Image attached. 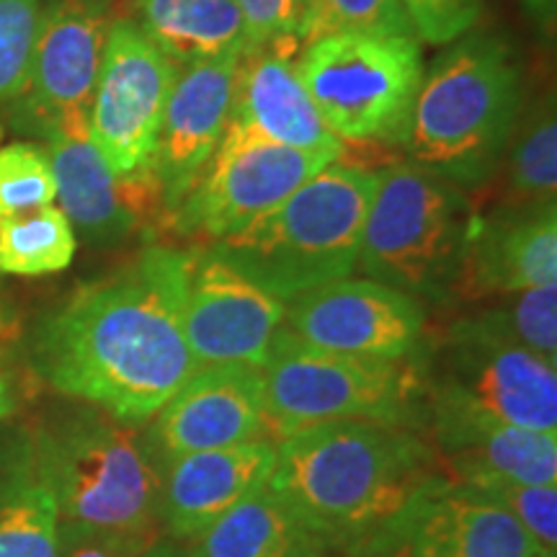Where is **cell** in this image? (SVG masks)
<instances>
[{
  "instance_id": "obj_3",
  "label": "cell",
  "mask_w": 557,
  "mask_h": 557,
  "mask_svg": "<svg viewBox=\"0 0 557 557\" xmlns=\"http://www.w3.org/2000/svg\"><path fill=\"white\" fill-rule=\"evenodd\" d=\"M521 107L513 47L498 34L468 32L423 73L400 145L408 163L478 191L500 171Z\"/></svg>"
},
{
  "instance_id": "obj_12",
  "label": "cell",
  "mask_w": 557,
  "mask_h": 557,
  "mask_svg": "<svg viewBox=\"0 0 557 557\" xmlns=\"http://www.w3.org/2000/svg\"><path fill=\"white\" fill-rule=\"evenodd\" d=\"M181 70L129 21L109 26L88 114V137L114 173L148 169Z\"/></svg>"
},
{
  "instance_id": "obj_1",
  "label": "cell",
  "mask_w": 557,
  "mask_h": 557,
  "mask_svg": "<svg viewBox=\"0 0 557 557\" xmlns=\"http://www.w3.org/2000/svg\"><path fill=\"white\" fill-rule=\"evenodd\" d=\"M189 248L148 243L127 267L83 284L32 333L34 374L67 400L143 429L199 369L184 336Z\"/></svg>"
},
{
  "instance_id": "obj_9",
  "label": "cell",
  "mask_w": 557,
  "mask_h": 557,
  "mask_svg": "<svg viewBox=\"0 0 557 557\" xmlns=\"http://www.w3.org/2000/svg\"><path fill=\"white\" fill-rule=\"evenodd\" d=\"M333 160L341 158L225 129L214 158L169 214L165 227L181 238L197 240V246H212L287 201Z\"/></svg>"
},
{
  "instance_id": "obj_18",
  "label": "cell",
  "mask_w": 557,
  "mask_h": 557,
  "mask_svg": "<svg viewBox=\"0 0 557 557\" xmlns=\"http://www.w3.org/2000/svg\"><path fill=\"white\" fill-rule=\"evenodd\" d=\"M299 37H278L240 50L225 129L246 132L287 148L344 158L346 145L323 122L299 78Z\"/></svg>"
},
{
  "instance_id": "obj_35",
  "label": "cell",
  "mask_w": 557,
  "mask_h": 557,
  "mask_svg": "<svg viewBox=\"0 0 557 557\" xmlns=\"http://www.w3.org/2000/svg\"><path fill=\"white\" fill-rule=\"evenodd\" d=\"M150 545L156 542L58 521V557H139Z\"/></svg>"
},
{
  "instance_id": "obj_16",
  "label": "cell",
  "mask_w": 557,
  "mask_h": 557,
  "mask_svg": "<svg viewBox=\"0 0 557 557\" xmlns=\"http://www.w3.org/2000/svg\"><path fill=\"white\" fill-rule=\"evenodd\" d=\"M50 163L60 209L73 230L96 248H111L165 225L163 197L150 165L114 173L90 139H52Z\"/></svg>"
},
{
  "instance_id": "obj_22",
  "label": "cell",
  "mask_w": 557,
  "mask_h": 557,
  "mask_svg": "<svg viewBox=\"0 0 557 557\" xmlns=\"http://www.w3.org/2000/svg\"><path fill=\"white\" fill-rule=\"evenodd\" d=\"M395 557H555L504 508L444 480L410 513Z\"/></svg>"
},
{
  "instance_id": "obj_33",
  "label": "cell",
  "mask_w": 557,
  "mask_h": 557,
  "mask_svg": "<svg viewBox=\"0 0 557 557\" xmlns=\"http://www.w3.org/2000/svg\"><path fill=\"white\" fill-rule=\"evenodd\" d=\"M413 26L416 39L451 45L478 24L483 0H398Z\"/></svg>"
},
{
  "instance_id": "obj_21",
  "label": "cell",
  "mask_w": 557,
  "mask_h": 557,
  "mask_svg": "<svg viewBox=\"0 0 557 557\" xmlns=\"http://www.w3.org/2000/svg\"><path fill=\"white\" fill-rule=\"evenodd\" d=\"M276 442L250 438L233 447L194 451L160 470L158 521L165 540L189 542L227 508L269 485Z\"/></svg>"
},
{
  "instance_id": "obj_4",
  "label": "cell",
  "mask_w": 557,
  "mask_h": 557,
  "mask_svg": "<svg viewBox=\"0 0 557 557\" xmlns=\"http://www.w3.org/2000/svg\"><path fill=\"white\" fill-rule=\"evenodd\" d=\"M34 475L60 524L158 542L160 468L143 429L73 400L32 431Z\"/></svg>"
},
{
  "instance_id": "obj_11",
  "label": "cell",
  "mask_w": 557,
  "mask_h": 557,
  "mask_svg": "<svg viewBox=\"0 0 557 557\" xmlns=\"http://www.w3.org/2000/svg\"><path fill=\"white\" fill-rule=\"evenodd\" d=\"M426 385L513 426L557 434V364L455 318L423 351Z\"/></svg>"
},
{
  "instance_id": "obj_10",
  "label": "cell",
  "mask_w": 557,
  "mask_h": 557,
  "mask_svg": "<svg viewBox=\"0 0 557 557\" xmlns=\"http://www.w3.org/2000/svg\"><path fill=\"white\" fill-rule=\"evenodd\" d=\"M109 26L99 0H50L41 5L26 81L9 103L11 129L45 143L90 139V99Z\"/></svg>"
},
{
  "instance_id": "obj_6",
  "label": "cell",
  "mask_w": 557,
  "mask_h": 557,
  "mask_svg": "<svg viewBox=\"0 0 557 557\" xmlns=\"http://www.w3.org/2000/svg\"><path fill=\"white\" fill-rule=\"evenodd\" d=\"M475 207L470 194L413 163L377 171L357 267L429 308L457 305Z\"/></svg>"
},
{
  "instance_id": "obj_19",
  "label": "cell",
  "mask_w": 557,
  "mask_h": 557,
  "mask_svg": "<svg viewBox=\"0 0 557 557\" xmlns=\"http://www.w3.org/2000/svg\"><path fill=\"white\" fill-rule=\"evenodd\" d=\"M238 54L199 62L178 73L160 122L150 171L160 186L165 220L214 158L225 135Z\"/></svg>"
},
{
  "instance_id": "obj_31",
  "label": "cell",
  "mask_w": 557,
  "mask_h": 557,
  "mask_svg": "<svg viewBox=\"0 0 557 557\" xmlns=\"http://www.w3.org/2000/svg\"><path fill=\"white\" fill-rule=\"evenodd\" d=\"M58 199L50 152L32 143L0 148V218L50 207Z\"/></svg>"
},
{
  "instance_id": "obj_14",
  "label": "cell",
  "mask_w": 557,
  "mask_h": 557,
  "mask_svg": "<svg viewBox=\"0 0 557 557\" xmlns=\"http://www.w3.org/2000/svg\"><path fill=\"white\" fill-rule=\"evenodd\" d=\"M284 310L287 302L256 287L209 246L189 248L181 320L199 367H261Z\"/></svg>"
},
{
  "instance_id": "obj_2",
  "label": "cell",
  "mask_w": 557,
  "mask_h": 557,
  "mask_svg": "<svg viewBox=\"0 0 557 557\" xmlns=\"http://www.w3.org/2000/svg\"><path fill=\"white\" fill-rule=\"evenodd\" d=\"M444 480L418 431L323 421L278 438L267 487L331 557H395L418 500Z\"/></svg>"
},
{
  "instance_id": "obj_37",
  "label": "cell",
  "mask_w": 557,
  "mask_h": 557,
  "mask_svg": "<svg viewBox=\"0 0 557 557\" xmlns=\"http://www.w3.org/2000/svg\"><path fill=\"white\" fill-rule=\"evenodd\" d=\"M524 3V9L532 13V18L537 21L547 29V24H553L555 18V0H521Z\"/></svg>"
},
{
  "instance_id": "obj_36",
  "label": "cell",
  "mask_w": 557,
  "mask_h": 557,
  "mask_svg": "<svg viewBox=\"0 0 557 557\" xmlns=\"http://www.w3.org/2000/svg\"><path fill=\"white\" fill-rule=\"evenodd\" d=\"M34 472L32 431L0 421V504Z\"/></svg>"
},
{
  "instance_id": "obj_29",
  "label": "cell",
  "mask_w": 557,
  "mask_h": 557,
  "mask_svg": "<svg viewBox=\"0 0 557 557\" xmlns=\"http://www.w3.org/2000/svg\"><path fill=\"white\" fill-rule=\"evenodd\" d=\"M346 32L413 34V26L398 0H305L299 26L302 47Z\"/></svg>"
},
{
  "instance_id": "obj_30",
  "label": "cell",
  "mask_w": 557,
  "mask_h": 557,
  "mask_svg": "<svg viewBox=\"0 0 557 557\" xmlns=\"http://www.w3.org/2000/svg\"><path fill=\"white\" fill-rule=\"evenodd\" d=\"M462 485L504 508L547 555L557 553V485L524 483V480L500 475H475L465 480Z\"/></svg>"
},
{
  "instance_id": "obj_7",
  "label": "cell",
  "mask_w": 557,
  "mask_h": 557,
  "mask_svg": "<svg viewBox=\"0 0 557 557\" xmlns=\"http://www.w3.org/2000/svg\"><path fill=\"white\" fill-rule=\"evenodd\" d=\"M269 436L323 421H367L423 434L429 413L423 357L385 361L325 351L278 329L263 359Z\"/></svg>"
},
{
  "instance_id": "obj_20",
  "label": "cell",
  "mask_w": 557,
  "mask_h": 557,
  "mask_svg": "<svg viewBox=\"0 0 557 557\" xmlns=\"http://www.w3.org/2000/svg\"><path fill=\"white\" fill-rule=\"evenodd\" d=\"M557 284V205H496L475 214L457 302Z\"/></svg>"
},
{
  "instance_id": "obj_15",
  "label": "cell",
  "mask_w": 557,
  "mask_h": 557,
  "mask_svg": "<svg viewBox=\"0 0 557 557\" xmlns=\"http://www.w3.org/2000/svg\"><path fill=\"white\" fill-rule=\"evenodd\" d=\"M143 431L160 470L171 459L194 451L271 438L261 369L199 367Z\"/></svg>"
},
{
  "instance_id": "obj_32",
  "label": "cell",
  "mask_w": 557,
  "mask_h": 557,
  "mask_svg": "<svg viewBox=\"0 0 557 557\" xmlns=\"http://www.w3.org/2000/svg\"><path fill=\"white\" fill-rule=\"evenodd\" d=\"M41 0H0V109L16 99L39 32Z\"/></svg>"
},
{
  "instance_id": "obj_23",
  "label": "cell",
  "mask_w": 557,
  "mask_h": 557,
  "mask_svg": "<svg viewBox=\"0 0 557 557\" xmlns=\"http://www.w3.org/2000/svg\"><path fill=\"white\" fill-rule=\"evenodd\" d=\"M178 545L189 557H331L269 487L250 493Z\"/></svg>"
},
{
  "instance_id": "obj_26",
  "label": "cell",
  "mask_w": 557,
  "mask_h": 557,
  "mask_svg": "<svg viewBox=\"0 0 557 557\" xmlns=\"http://www.w3.org/2000/svg\"><path fill=\"white\" fill-rule=\"evenodd\" d=\"M75 248V230L60 207L0 218V274H60L73 263Z\"/></svg>"
},
{
  "instance_id": "obj_38",
  "label": "cell",
  "mask_w": 557,
  "mask_h": 557,
  "mask_svg": "<svg viewBox=\"0 0 557 557\" xmlns=\"http://www.w3.org/2000/svg\"><path fill=\"white\" fill-rule=\"evenodd\" d=\"M139 557H189V555H186V549L181 547L178 542L160 537L156 545H150Z\"/></svg>"
},
{
  "instance_id": "obj_39",
  "label": "cell",
  "mask_w": 557,
  "mask_h": 557,
  "mask_svg": "<svg viewBox=\"0 0 557 557\" xmlns=\"http://www.w3.org/2000/svg\"><path fill=\"white\" fill-rule=\"evenodd\" d=\"M16 410V398H13V389L5 380V374L0 372V421H9Z\"/></svg>"
},
{
  "instance_id": "obj_17",
  "label": "cell",
  "mask_w": 557,
  "mask_h": 557,
  "mask_svg": "<svg viewBox=\"0 0 557 557\" xmlns=\"http://www.w3.org/2000/svg\"><path fill=\"white\" fill-rule=\"evenodd\" d=\"M426 393L423 436L455 483L475 475H500L557 485V434L513 426L431 385Z\"/></svg>"
},
{
  "instance_id": "obj_5",
  "label": "cell",
  "mask_w": 557,
  "mask_h": 557,
  "mask_svg": "<svg viewBox=\"0 0 557 557\" xmlns=\"http://www.w3.org/2000/svg\"><path fill=\"white\" fill-rule=\"evenodd\" d=\"M377 171L333 160L253 225L212 243L256 287L289 302L351 276Z\"/></svg>"
},
{
  "instance_id": "obj_24",
  "label": "cell",
  "mask_w": 557,
  "mask_h": 557,
  "mask_svg": "<svg viewBox=\"0 0 557 557\" xmlns=\"http://www.w3.org/2000/svg\"><path fill=\"white\" fill-rule=\"evenodd\" d=\"M137 29L178 70L243 50L235 0H139Z\"/></svg>"
},
{
  "instance_id": "obj_28",
  "label": "cell",
  "mask_w": 557,
  "mask_h": 557,
  "mask_svg": "<svg viewBox=\"0 0 557 557\" xmlns=\"http://www.w3.org/2000/svg\"><path fill=\"white\" fill-rule=\"evenodd\" d=\"M0 557H58V506L34 472L0 504Z\"/></svg>"
},
{
  "instance_id": "obj_13",
  "label": "cell",
  "mask_w": 557,
  "mask_h": 557,
  "mask_svg": "<svg viewBox=\"0 0 557 557\" xmlns=\"http://www.w3.org/2000/svg\"><path fill=\"white\" fill-rule=\"evenodd\" d=\"M284 329L325 351L410 361L429 344V310L416 297L372 278H338L289 299Z\"/></svg>"
},
{
  "instance_id": "obj_27",
  "label": "cell",
  "mask_w": 557,
  "mask_h": 557,
  "mask_svg": "<svg viewBox=\"0 0 557 557\" xmlns=\"http://www.w3.org/2000/svg\"><path fill=\"white\" fill-rule=\"evenodd\" d=\"M457 318L470 329L524 346L557 364V284L478 299L475 308Z\"/></svg>"
},
{
  "instance_id": "obj_8",
  "label": "cell",
  "mask_w": 557,
  "mask_h": 557,
  "mask_svg": "<svg viewBox=\"0 0 557 557\" xmlns=\"http://www.w3.org/2000/svg\"><path fill=\"white\" fill-rule=\"evenodd\" d=\"M297 73L341 143L400 145L426 70L413 34L346 32L305 45Z\"/></svg>"
},
{
  "instance_id": "obj_25",
  "label": "cell",
  "mask_w": 557,
  "mask_h": 557,
  "mask_svg": "<svg viewBox=\"0 0 557 557\" xmlns=\"http://www.w3.org/2000/svg\"><path fill=\"white\" fill-rule=\"evenodd\" d=\"M500 169L506 171L504 205H557V114L555 96L521 107Z\"/></svg>"
},
{
  "instance_id": "obj_34",
  "label": "cell",
  "mask_w": 557,
  "mask_h": 557,
  "mask_svg": "<svg viewBox=\"0 0 557 557\" xmlns=\"http://www.w3.org/2000/svg\"><path fill=\"white\" fill-rule=\"evenodd\" d=\"M243 16V50L278 37H299L305 0H235Z\"/></svg>"
}]
</instances>
